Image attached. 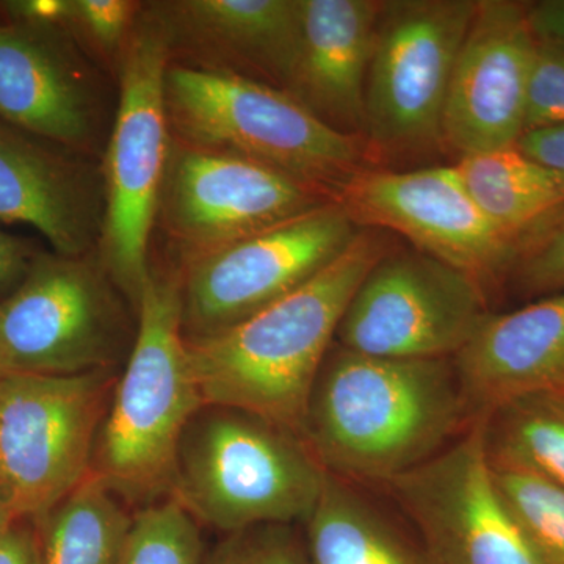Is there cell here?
I'll return each instance as SVG.
<instances>
[{
	"label": "cell",
	"mask_w": 564,
	"mask_h": 564,
	"mask_svg": "<svg viewBox=\"0 0 564 564\" xmlns=\"http://www.w3.org/2000/svg\"><path fill=\"white\" fill-rule=\"evenodd\" d=\"M474 422L454 358H380L334 343L300 434L326 473L383 486L451 447Z\"/></svg>",
	"instance_id": "1"
},
{
	"label": "cell",
	"mask_w": 564,
	"mask_h": 564,
	"mask_svg": "<svg viewBox=\"0 0 564 564\" xmlns=\"http://www.w3.org/2000/svg\"><path fill=\"white\" fill-rule=\"evenodd\" d=\"M384 254L380 237L359 232L299 291L217 336L185 340L204 403L250 411L302 433L311 389L345 310Z\"/></svg>",
	"instance_id": "2"
},
{
	"label": "cell",
	"mask_w": 564,
	"mask_h": 564,
	"mask_svg": "<svg viewBox=\"0 0 564 564\" xmlns=\"http://www.w3.org/2000/svg\"><path fill=\"white\" fill-rule=\"evenodd\" d=\"M204 404L182 333L180 272L151 265L135 343L96 440L93 474L132 507L172 496L182 434Z\"/></svg>",
	"instance_id": "3"
},
{
	"label": "cell",
	"mask_w": 564,
	"mask_h": 564,
	"mask_svg": "<svg viewBox=\"0 0 564 564\" xmlns=\"http://www.w3.org/2000/svg\"><path fill=\"white\" fill-rule=\"evenodd\" d=\"M326 477L299 433L250 411L204 404L182 434L172 496L223 534L302 525Z\"/></svg>",
	"instance_id": "4"
},
{
	"label": "cell",
	"mask_w": 564,
	"mask_h": 564,
	"mask_svg": "<svg viewBox=\"0 0 564 564\" xmlns=\"http://www.w3.org/2000/svg\"><path fill=\"white\" fill-rule=\"evenodd\" d=\"M165 109L173 139L263 163L332 198L358 173V137L329 128L265 82L170 63Z\"/></svg>",
	"instance_id": "5"
},
{
	"label": "cell",
	"mask_w": 564,
	"mask_h": 564,
	"mask_svg": "<svg viewBox=\"0 0 564 564\" xmlns=\"http://www.w3.org/2000/svg\"><path fill=\"white\" fill-rule=\"evenodd\" d=\"M169 65L161 29L141 6L117 68L120 91L102 154L106 214L96 251L137 313L151 278V236L172 141L165 109Z\"/></svg>",
	"instance_id": "6"
},
{
	"label": "cell",
	"mask_w": 564,
	"mask_h": 564,
	"mask_svg": "<svg viewBox=\"0 0 564 564\" xmlns=\"http://www.w3.org/2000/svg\"><path fill=\"white\" fill-rule=\"evenodd\" d=\"M139 313L98 252L36 254L24 281L0 303L6 373L82 375L117 370L135 343Z\"/></svg>",
	"instance_id": "7"
},
{
	"label": "cell",
	"mask_w": 564,
	"mask_h": 564,
	"mask_svg": "<svg viewBox=\"0 0 564 564\" xmlns=\"http://www.w3.org/2000/svg\"><path fill=\"white\" fill-rule=\"evenodd\" d=\"M117 370L0 378V500L35 519L93 474Z\"/></svg>",
	"instance_id": "8"
},
{
	"label": "cell",
	"mask_w": 564,
	"mask_h": 564,
	"mask_svg": "<svg viewBox=\"0 0 564 564\" xmlns=\"http://www.w3.org/2000/svg\"><path fill=\"white\" fill-rule=\"evenodd\" d=\"M358 234L350 214L332 202L176 267L185 340L217 336L299 291Z\"/></svg>",
	"instance_id": "9"
},
{
	"label": "cell",
	"mask_w": 564,
	"mask_h": 564,
	"mask_svg": "<svg viewBox=\"0 0 564 564\" xmlns=\"http://www.w3.org/2000/svg\"><path fill=\"white\" fill-rule=\"evenodd\" d=\"M332 202L272 166L172 137L155 228L180 267Z\"/></svg>",
	"instance_id": "10"
},
{
	"label": "cell",
	"mask_w": 564,
	"mask_h": 564,
	"mask_svg": "<svg viewBox=\"0 0 564 564\" xmlns=\"http://www.w3.org/2000/svg\"><path fill=\"white\" fill-rule=\"evenodd\" d=\"M474 0L381 3L366 84L364 133L384 151H414L443 137L456 58Z\"/></svg>",
	"instance_id": "11"
},
{
	"label": "cell",
	"mask_w": 564,
	"mask_h": 564,
	"mask_svg": "<svg viewBox=\"0 0 564 564\" xmlns=\"http://www.w3.org/2000/svg\"><path fill=\"white\" fill-rule=\"evenodd\" d=\"M489 314L485 285L425 252L384 254L345 310L334 343L393 359L455 358Z\"/></svg>",
	"instance_id": "12"
},
{
	"label": "cell",
	"mask_w": 564,
	"mask_h": 564,
	"mask_svg": "<svg viewBox=\"0 0 564 564\" xmlns=\"http://www.w3.org/2000/svg\"><path fill=\"white\" fill-rule=\"evenodd\" d=\"M381 488L434 564H543L494 484L484 419L440 455Z\"/></svg>",
	"instance_id": "13"
},
{
	"label": "cell",
	"mask_w": 564,
	"mask_h": 564,
	"mask_svg": "<svg viewBox=\"0 0 564 564\" xmlns=\"http://www.w3.org/2000/svg\"><path fill=\"white\" fill-rule=\"evenodd\" d=\"M352 221L403 234L419 251L478 282L505 280L513 242L497 231L454 166L358 172L334 196Z\"/></svg>",
	"instance_id": "14"
},
{
	"label": "cell",
	"mask_w": 564,
	"mask_h": 564,
	"mask_svg": "<svg viewBox=\"0 0 564 564\" xmlns=\"http://www.w3.org/2000/svg\"><path fill=\"white\" fill-rule=\"evenodd\" d=\"M536 51L527 3L478 0L445 99L443 137L452 148L470 155L516 147Z\"/></svg>",
	"instance_id": "15"
},
{
	"label": "cell",
	"mask_w": 564,
	"mask_h": 564,
	"mask_svg": "<svg viewBox=\"0 0 564 564\" xmlns=\"http://www.w3.org/2000/svg\"><path fill=\"white\" fill-rule=\"evenodd\" d=\"M0 120L98 159L102 87L65 29L0 22Z\"/></svg>",
	"instance_id": "16"
},
{
	"label": "cell",
	"mask_w": 564,
	"mask_h": 564,
	"mask_svg": "<svg viewBox=\"0 0 564 564\" xmlns=\"http://www.w3.org/2000/svg\"><path fill=\"white\" fill-rule=\"evenodd\" d=\"M101 163L0 120V220L35 228L63 256L98 251Z\"/></svg>",
	"instance_id": "17"
},
{
	"label": "cell",
	"mask_w": 564,
	"mask_h": 564,
	"mask_svg": "<svg viewBox=\"0 0 564 564\" xmlns=\"http://www.w3.org/2000/svg\"><path fill=\"white\" fill-rule=\"evenodd\" d=\"M170 63L237 74L284 90L300 36V0H165L143 3Z\"/></svg>",
	"instance_id": "18"
},
{
	"label": "cell",
	"mask_w": 564,
	"mask_h": 564,
	"mask_svg": "<svg viewBox=\"0 0 564 564\" xmlns=\"http://www.w3.org/2000/svg\"><path fill=\"white\" fill-rule=\"evenodd\" d=\"M381 2L300 0V36L284 91L336 131L366 126V84Z\"/></svg>",
	"instance_id": "19"
},
{
	"label": "cell",
	"mask_w": 564,
	"mask_h": 564,
	"mask_svg": "<svg viewBox=\"0 0 564 564\" xmlns=\"http://www.w3.org/2000/svg\"><path fill=\"white\" fill-rule=\"evenodd\" d=\"M475 421L541 392H564V291L486 315L454 358Z\"/></svg>",
	"instance_id": "20"
},
{
	"label": "cell",
	"mask_w": 564,
	"mask_h": 564,
	"mask_svg": "<svg viewBox=\"0 0 564 564\" xmlns=\"http://www.w3.org/2000/svg\"><path fill=\"white\" fill-rule=\"evenodd\" d=\"M307 564H434L406 530L364 486L328 474L302 525Z\"/></svg>",
	"instance_id": "21"
},
{
	"label": "cell",
	"mask_w": 564,
	"mask_h": 564,
	"mask_svg": "<svg viewBox=\"0 0 564 564\" xmlns=\"http://www.w3.org/2000/svg\"><path fill=\"white\" fill-rule=\"evenodd\" d=\"M454 169L478 209L511 242L564 204V174L516 147L463 155Z\"/></svg>",
	"instance_id": "22"
},
{
	"label": "cell",
	"mask_w": 564,
	"mask_h": 564,
	"mask_svg": "<svg viewBox=\"0 0 564 564\" xmlns=\"http://www.w3.org/2000/svg\"><path fill=\"white\" fill-rule=\"evenodd\" d=\"M132 516L129 503L91 474L33 519L41 564H120Z\"/></svg>",
	"instance_id": "23"
},
{
	"label": "cell",
	"mask_w": 564,
	"mask_h": 564,
	"mask_svg": "<svg viewBox=\"0 0 564 564\" xmlns=\"http://www.w3.org/2000/svg\"><path fill=\"white\" fill-rule=\"evenodd\" d=\"M489 462L519 467L564 488V392L518 397L484 417Z\"/></svg>",
	"instance_id": "24"
},
{
	"label": "cell",
	"mask_w": 564,
	"mask_h": 564,
	"mask_svg": "<svg viewBox=\"0 0 564 564\" xmlns=\"http://www.w3.org/2000/svg\"><path fill=\"white\" fill-rule=\"evenodd\" d=\"M497 491L543 564H564V488L532 473L492 463Z\"/></svg>",
	"instance_id": "25"
},
{
	"label": "cell",
	"mask_w": 564,
	"mask_h": 564,
	"mask_svg": "<svg viewBox=\"0 0 564 564\" xmlns=\"http://www.w3.org/2000/svg\"><path fill=\"white\" fill-rule=\"evenodd\" d=\"M202 525L173 496L135 508L120 564H203Z\"/></svg>",
	"instance_id": "26"
},
{
	"label": "cell",
	"mask_w": 564,
	"mask_h": 564,
	"mask_svg": "<svg viewBox=\"0 0 564 564\" xmlns=\"http://www.w3.org/2000/svg\"><path fill=\"white\" fill-rule=\"evenodd\" d=\"M505 280L530 300L564 291V204L514 240Z\"/></svg>",
	"instance_id": "27"
},
{
	"label": "cell",
	"mask_w": 564,
	"mask_h": 564,
	"mask_svg": "<svg viewBox=\"0 0 564 564\" xmlns=\"http://www.w3.org/2000/svg\"><path fill=\"white\" fill-rule=\"evenodd\" d=\"M133 0H69L66 32L96 61L118 68L141 13Z\"/></svg>",
	"instance_id": "28"
},
{
	"label": "cell",
	"mask_w": 564,
	"mask_h": 564,
	"mask_svg": "<svg viewBox=\"0 0 564 564\" xmlns=\"http://www.w3.org/2000/svg\"><path fill=\"white\" fill-rule=\"evenodd\" d=\"M203 564H307L302 527L261 525L225 534Z\"/></svg>",
	"instance_id": "29"
},
{
	"label": "cell",
	"mask_w": 564,
	"mask_h": 564,
	"mask_svg": "<svg viewBox=\"0 0 564 564\" xmlns=\"http://www.w3.org/2000/svg\"><path fill=\"white\" fill-rule=\"evenodd\" d=\"M564 122V46L538 43L527 102L525 132Z\"/></svg>",
	"instance_id": "30"
},
{
	"label": "cell",
	"mask_w": 564,
	"mask_h": 564,
	"mask_svg": "<svg viewBox=\"0 0 564 564\" xmlns=\"http://www.w3.org/2000/svg\"><path fill=\"white\" fill-rule=\"evenodd\" d=\"M39 252L28 240L0 229V303L20 288Z\"/></svg>",
	"instance_id": "31"
},
{
	"label": "cell",
	"mask_w": 564,
	"mask_h": 564,
	"mask_svg": "<svg viewBox=\"0 0 564 564\" xmlns=\"http://www.w3.org/2000/svg\"><path fill=\"white\" fill-rule=\"evenodd\" d=\"M0 10L6 14L7 21L66 31L69 0H10L0 3Z\"/></svg>",
	"instance_id": "32"
},
{
	"label": "cell",
	"mask_w": 564,
	"mask_h": 564,
	"mask_svg": "<svg viewBox=\"0 0 564 564\" xmlns=\"http://www.w3.org/2000/svg\"><path fill=\"white\" fill-rule=\"evenodd\" d=\"M516 148L527 158L564 174V122L522 133Z\"/></svg>",
	"instance_id": "33"
},
{
	"label": "cell",
	"mask_w": 564,
	"mask_h": 564,
	"mask_svg": "<svg viewBox=\"0 0 564 564\" xmlns=\"http://www.w3.org/2000/svg\"><path fill=\"white\" fill-rule=\"evenodd\" d=\"M0 564H41L33 519H17L0 533Z\"/></svg>",
	"instance_id": "34"
},
{
	"label": "cell",
	"mask_w": 564,
	"mask_h": 564,
	"mask_svg": "<svg viewBox=\"0 0 564 564\" xmlns=\"http://www.w3.org/2000/svg\"><path fill=\"white\" fill-rule=\"evenodd\" d=\"M527 18L538 43L564 46V0L527 3Z\"/></svg>",
	"instance_id": "35"
},
{
	"label": "cell",
	"mask_w": 564,
	"mask_h": 564,
	"mask_svg": "<svg viewBox=\"0 0 564 564\" xmlns=\"http://www.w3.org/2000/svg\"><path fill=\"white\" fill-rule=\"evenodd\" d=\"M14 521H17V518L11 514V511L9 508H7V505L0 500V533H2L3 530H6L7 527H9L11 522Z\"/></svg>",
	"instance_id": "36"
},
{
	"label": "cell",
	"mask_w": 564,
	"mask_h": 564,
	"mask_svg": "<svg viewBox=\"0 0 564 564\" xmlns=\"http://www.w3.org/2000/svg\"><path fill=\"white\" fill-rule=\"evenodd\" d=\"M3 375H7V373H6V369H3L2 361H0V378H2Z\"/></svg>",
	"instance_id": "37"
}]
</instances>
